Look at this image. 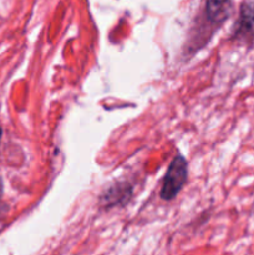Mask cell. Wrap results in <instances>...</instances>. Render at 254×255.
Listing matches in <instances>:
<instances>
[{
	"label": "cell",
	"mask_w": 254,
	"mask_h": 255,
	"mask_svg": "<svg viewBox=\"0 0 254 255\" xmlns=\"http://www.w3.org/2000/svg\"><path fill=\"white\" fill-rule=\"evenodd\" d=\"M116 187H117L116 189H115V187L110 188L109 192H106V194L104 196V199L106 203L115 204L116 202L119 203L120 199H121V197H119V196L125 197V198L127 197V188H129L127 184H124V186H121V184H117Z\"/></svg>",
	"instance_id": "cell-4"
},
{
	"label": "cell",
	"mask_w": 254,
	"mask_h": 255,
	"mask_svg": "<svg viewBox=\"0 0 254 255\" xmlns=\"http://www.w3.org/2000/svg\"><path fill=\"white\" fill-rule=\"evenodd\" d=\"M2 194V183H1V179H0V197Z\"/></svg>",
	"instance_id": "cell-5"
},
{
	"label": "cell",
	"mask_w": 254,
	"mask_h": 255,
	"mask_svg": "<svg viewBox=\"0 0 254 255\" xmlns=\"http://www.w3.org/2000/svg\"><path fill=\"white\" fill-rule=\"evenodd\" d=\"M187 174H188V171H187L186 159L182 156H176L172 163L169 164L166 176H164L161 189L162 198L166 201L173 199L186 183Z\"/></svg>",
	"instance_id": "cell-1"
},
{
	"label": "cell",
	"mask_w": 254,
	"mask_h": 255,
	"mask_svg": "<svg viewBox=\"0 0 254 255\" xmlns=\"http://www.w3.org/2000/svg\"><path fill=\"white\" fill-rule=\"evenodd\" d=\"M233 0H207L206 15L212 24H221L228 17Z\"/></svg>",
	"instance_id": "cell-3"
},
{
	"label": "cell",
	"mask_w": 254,
	"mask_h": 255,
	"mask_svg": "<svg viewBox=\"0 0 254 255\" xmlns=\"http://www.w3.org/2000/svg\"><path fill=\"white\" fill-rule=\"evenodd\" d=\"M0 137H1V128H0Z\"/></svg>",
	"instance_id": "cell-6"
},
{
	"label": "cell",
	"mask_w": 254,
	"mask_h": 255,
	"mask_svg": "<svg viewBox=\"0 0 254 255\" xmlns=\"http://www.w3.org/2000/svg\"><path fill=\"white\" fill-rule=\"evenodd\" d=\"M254 36V2H244L241 6L239 17L236 22L233 37L238 40L253 39Z\"/></svg>",
	"instance_id": "cell-2"
}]
</instances>
